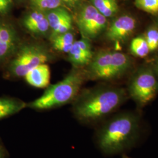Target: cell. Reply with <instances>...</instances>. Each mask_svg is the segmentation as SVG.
I'll use <instances>...</instances> for the list:
<instances>
[{
    "label": "cell",
    "mask_w": 158,
    "mask_h": 158,
    "mask_svg": "<svg viewBox=\"0 0 158 158\" xmlns=\"http://www.w3.org/2000/svg\"><path fill=\"white\" fill-rule=\"evenodd\" d=\"M129 98L126 89L102 84L81 89L72 104V113L83 124H100Z\"/></svg>",
    "instance_id": "1"
},
{
    "label": "cell",
    "mask_w": 158,
    "mask_h": 158,
    "mask_svg": "<svg viewBox=\"0 0 158 158\" xmlns=\"http://www.w3.org/2000/svg\"><path fill=\"white\" fill-rule=\"evenodd\" d=\"M98 125L94 140L98 149L107 156L124 154L135 147L143 125L139 113L130 111L117 113Z\"/></svg>",
    "instance_id": "2"
},
{
    "label": "cell",
    "mask_w": 158,
    "mask_h": 158,
    "mask_svg": "<svg viewBox=\"0 0 158 158\" xmlns=\"http://www.w3.org/2000/svg\"><path fill=\"white\" fill-rule=\"evenodd\" d=\"M86 80L84 69L73 68L62 80L49 85L42 96L27 103V107L44 111L72 103Z\"/></svg>",
    "instance_id": "3"
},
{
    "label": "cell",
    "mask_w": 158,
    "mask_h": 158,
    "mask_svg": "<svg viewBox=\"0 0 158 158\" xmlns=\"http://www.w3.org/2000/svg\"><path fill=\"white\" fill-rule=\"evenodd\" d=\"M129 55L115 49L94 52L90 63L84 68L87 80L111 81L121 79L134 67Z\"/></svg>",
    "instance_id": "4"
},
{
    "label": "cell",
    "mask_w": 158,
    "mask_h": 158,
    "mask_svg": "<svg viewBox=\"0 0 158 158\" xmlns=\"http://www.w3.org/2000/svg\"><path fill=\"white\" fill-rule=\"evenodd\" d=\"M128 97L141 109L158 95V69L152 63L139 66L131 74L126 89Z\"/></svg>",
    "instance_id": "5"
},
{
    "label": "cell",
    "mask_w": 158,
    "mask_h": 158,
    "mask_svg": "<svg viewBox=\"0 0 158 158\" xmlns=\"http://www.w3.org/2000/svg\"><path fill=\"white\" fill-rule=\"evenodd\" d=\"M52 59L51 52L44 44L38 42L22 43L11 58L8 70L11 76L23 77L31 69Z\"/></svg>",
    "instance_id": "6"
},
{
    "label": "cell",
    "mask_w": 158,
    "mask_h": 158,
    "mask_svg": "<svg viewBox=\"0 0 158 158\" xmlns=\"http://www.w3.org/2000/svg\"><path fill=\"white\" fill-rule=\"evenodd\" d=\"M76 23L81 38L92 41L103 35L109 20L87 2L80 5Z\"/></svg>",
    "instance_id": "7"
},
{
    "label": "cell",
    "mask_w": 158,
    "mask_h": 158,
    "mask_svg": "<svg viewBox=\"0 0 158 158\" xmlns=\"http://www.w3.org/2000/svg\"><path fill=\"white\" fill-rule=\"evenodd\" d=\"M138 20L130 12H120L109 21L103 36L115 47L124 45L133 37L138 28Z\"/></svg>",
    "instance_id": "8"
},
{
    "label": "cell",
    "mask_w": 158,
    "mask_h": 158,
    "mask_svg": "<svg viewBox=\"0 0 158 158\" xmlns=\"http://www.w3.org/2000/svg\"><path fill=\"white\" fill-rule=\"evenodd\" d=\"M22 44L11 23L0 20V63L11 59Z\"/></svg>",
    "instance_id": "9"
},
{
    "label": "cell",
    "mask_w": 158,
    "mask_h": 158,
    "mask_svg": "<svg viewBox=\"0 0 158 158\" xmlns=\"http://www.w3.org/2000/svg\"><path fill=\"white\" fill-rule=\"evenodd\" d=\"M94 52L93 51L91 41L81 38L75 40L68 53V59L73 68L84 69L91 62Z\"/></svg>",
    "instance_id": "10"
},
{
    "label": "cell",
    "mask_w": 158,
    "mask_h": 158,
    "mask_svg": "<svg viewBox=\"0 0 158 158\" xmlns=\"http://www.w3.org/2000/svg\"><path fill=\"white\" fill-rule=\"evenodd\" d=\"M46 14L51 28V37L72 30V15L65 8L60 6Z\"/></svg>",
    "instance_id": "11"
},
{
    "label": "cell",
    "mask_w": 158,
    "mask_h": 158,
    "mask_svg": "<svg viewBox=\"0 0 158 158\" xmlns=\"http://www.w3.org/2000/svg\"><path fill=\"white\" fill-rule=\"evenodd\" d=\"M23 27L35 36H45L51 32L45 12L34 9L28 12L22 20Z\"/></svg>",
    "instance_id": "12"
},
{
    "label": "cell",
    "mask_w": 158,
    "mask_h": 158,
    "mask_svg": "<svg viewBox=\"0 0 158 158\" xmlns=\"http://www.w3.org/2000/svg\"><path fill=\"white\" fill-rule=\"evenodd\" d=\"M23 79L28 85L38 89H45L50 84L51 71L46 63H42L31 69Z\"/></svg>",
    "instance_id": "13"
},
{
    "label": "cell",
    "mask_w": 158,
    "mask_h": 158,
    "mask_svg": "<svg viewBox=\"0 0 158 158\" xmlns=\"http://www.w3.org/2000/svg\"><path fill=\"white\" fill-rule=\"evenodd\" d=\"M27 107V103L10 97H0V119L13 115Z\"/></svg>",
    "instance_id": "14"
},
{
    "label": "cell",
    "mask_w": 158,
    "mask_h": 158,
    "mask_svg": "<svg viewBox=\"0 0 158 158\" xmlns=\"http://www.w3.org/2000/svg\"><path fill=\"white\" fill-rule=\"evenodd\" d=\"M88 2L109 21L121 12L118 0H89Z\"/></svg>",
    "instance_id": "15"
},
{
    "label": "cell",
    "mask_w": 158,
    "mask_h": 158,
    "mask_svg": "<svg viewBox=\"0 0 158 158\" xmlns=\"http://www.w3.org/2000/svg\"><path fill=\"white\" fill-rule=\"evenodd\" d=\"M72 31L51 37V44L55 50L68 53L76 40Z\"/></svg>",
    "instance_id": "16"
},
{
    "label": "cell",
    "mask_w": 158,
    "mask_h": 158,
    "mask_svg": "<svg viewBox=\"0 0 158 158\" xmlns=\"http://www.w3.org/2000/svg\"><path fill=\"white\" fill-rule=\"evenodd\" d=\"M129 50L131 55L139 58H145L151 52L143 35L132 37L130 40Z\"/></svg>",
    "instance_id": "17"
},
{
    "label": "cell",
    "mask_w": 158,
    "mask_h": 158,
    "mask_svg": "<svg viewBox=\"0 0 158 158\" xmlns=\"http://www.w3.org/2000/svg\"><path fill=\"white\" fill-rule=\"evenodd\" d=\"M143 35L151 53L156 52L158 51V23L155 20L147 27Z\"/></svg>",
    "instance_id": "18"
},
{
    "label": "cell",
    "mask_w": 158,
    "mask_h": 158,
    "mask_svg": "<svg viewBox=\"0 0 158 158\" xmlns=\"http://www.w3.org/2000/svg\"><path fill=\"white\" fill-rule=\"evenodd\" d=\"M134 4L139 10L155 17L158 15V0H134Z\"/></svg>",
    "instance_id": "19"
},
{
    "label": "cell",
    "mask_w": 158,
    "mask_h": 158,
    "mask_svg": "<svg viewBox=\"0 0 158 158\" xmlns=\"http://www.w3.org/2000/svg\"><path fill=\"white\" fill-rule=\"evenodd\" d=\"M31 3L34 9L45 12L63 5L60 0H31Z\"/></svg>",
    "instance_id": "20"
},
{
    "label": "cell",
    "mask_w": 158,
    "mask_h": 158,
    "mask_svg": "<svg viewBox=\"0 0 158 158\" xmlns=\"http://www.w3.org/2000/svg\"><path fill=\"white\" fill-rule=\"evenodd\" d=\"M12 0H0V15H6L10 11L12 8Z\"/></svg>",
    "instance_id": "21"
},
{
    "label": "cell",
    "mask_w": 158,
    "mask_h": 158,
    "mask_svg": "<svg viewBox=\"0 0 158 158\" xmlns=\"http://www.w3.org/2000/svg\"><path fill=\"white\" fill-rule=\"evenodd\" d=\"M60 1L62 2V4L71 8H74L79 6V4L76 2L75 0H60Z\"/></svg>",
    "instance_id": "22"
},
{
    "label": "cell",
    "mask_w": 158,
    "mask_h": 158,
    "mask_svg": "<svg viewBox=\"0 0 158 158\" xmlns=\"http://www.w3.org/2000/svg\"><path fill=\"white\" fill-rule=\"evenodd\" d=\"M6 151L2 145L0 144V158H6Z\"/></svg>",
    "instance_id": "23"
},
{
    "label": "cell",
    "mask_w": 158,
    "mask_h": 158,
    "mask_svg": "<svg viewBox=\"0 0 158 158\" xmlns=\"http://www.w3.org/2000/svg\"><path fill=\"white\" fill-rule=\"evenodd\" d=\"M156 52H157V54H156V56L155 57L154 60H153L152 63L158 69V51Z\"/></svg>",
    "instance_id": "24"
},
{
    "label": "cell",
    "mask_w": 158,
    "mask_h": 158,
    "mask_svg": "<svg viewBox=\"0 0 158 158\" xmlns=\"http://www.w3.org/2000/svg\"><path fill=\"white\" fill-rule=\"evenodd\" d=\"M131 158L129 157L128 156H127V155H125V154H123V155H122V158Z\"/></svg>",
    "instance_id": "25"
},
{
    "label": "cell",
    "mask_w": 158,
    "mask_h": 158,
    "mask_svg": "<svg viewBox=\"0 0 158 158\" xmlns=\"http://www.w3.org/2000/svg\"><path fill=\"white\" fill-rule=\"evenodd\" d=\"M76 1V2L78 4H80V2H81V0H75Z\"/></svg>",
    "instance_id": "26"
},
{
    "label": "cell",
    "mask_w": 158,
    "mask_h": 158,
    "mask_svg": "<svg viewBox=\"0 0 158 158\" xmlns=\"http://www.w3.org/2000/svg\"><path fill=\"white\" fill-rule=\"evenodd\" d=\"M156 17V19H155V21H156V23H158V15H157Z\"/></svg>",
    "instance_id": "27"
},
{
    "label": "cell",
    "mask_w": 158,
    "mask_h": 158,
    "mask_svg": "<svg viewBox=\"0 0 158 158\" xmlns=\"http://www.w3.org/2000/svg\"><path fill=\"white\" fill-rule=\"evenodd\" d=\"M20 1H23V0H20Z\"/></svg>",
    "instance_id": "28"
},
{
    "label": "cell",
    "mask_w": 158,
    "mask_h": 158,
    "mask_svg": "<svg viewBox=\"0 0 158 158\" xmlns=\"http://www.w3.org/2000/svg\"><path fill=\"white\" fill-rule=\"evenodd\" d=\"M124 1H126V0H124Z\"/></svg>",
    "instance_id": "29"
}]
</instances>
